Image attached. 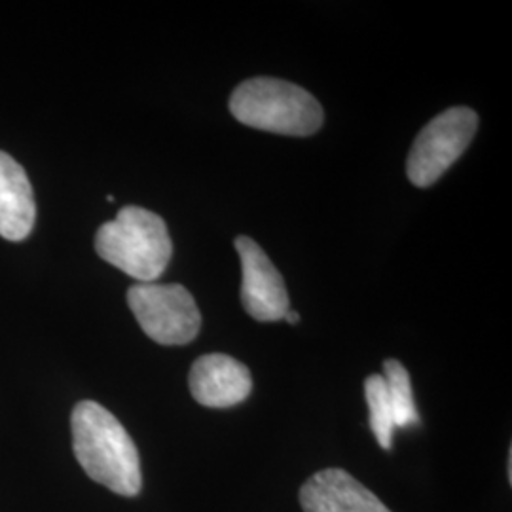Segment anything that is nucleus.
Here are the masks:
<instances>
[{
	"instance_id": "8",
	"label": "nucleus",
	"mask_w": 512,
	"mask_h": 512,
	"mask_svg": "<svg viewBox=\"0 0 512 512\" xmlns=\"http://www.w3.org/2000/svg\"><path fill=\"white\" fill-rule=\"evenodd\" d=\"M304 512H391L344 469H323L300 490Z\"/></svg>"
},
{
	"instance_id": "2",
	"label": "nucleus",
	"mask_w": 512,
	"mask_h": 512,
	"mask_svg": "<svg viewBox=\"0 0 512 512\" xmlns=\"http://www.w3.org/2000/svg\"><path fill=\"white\" fill-rule=\"evenodd\" d=\"M95 251L105 262L141 283H154L173 255L164 219L148 209L128 205L95 234Z\"/></svg>"
},
{
	"instance_id": "5",
	"label": "nucleus",
	"mask_w": 512,
	"mask_h": 512,
	"mask_svg": "<svg viewBox=\"0 0 512 512\" xmlns=\"http://www.w3.org/2000/svg\"><path fill=\"white\" fill-rule=\"evenodd\" d=\"M478 129V114L467 107L440 112L421 129L410 148L406 173L410 183L429 188L439 181L448 167L471 145Z\"/></svg>"
},
{
	"instance_id": "10",
	"label": "nucleus",
	"mask_w": 512,
	"mask_h": 512,
	"mask_svg": "<svg viewBox=\"0 0 512 512\" xmlns=\"http://www.w3.org/2000/svg\"><path fill=\"white\" fill-rule=\"evenodd\" d=\"M385 384H387V393L389 401L393 408V420L395 427H410L420 423V414L416 410L414 403V393H412V384L408 370L404 368L403 363L389 359L384 363Z\"/></svg>"
},
{
	"instance_id": "4",
	"label": "nucleus",
	"mask_w": 512,
	"mask_h": 512,
	"mask_svg": "<svg viewBox=\"0 0 512 512\" xmlns=\"http://www.w3.org/2000/svg\"><path fill=\"white\" fill-rule=\"evenodd\" d=\"M128 304L148 338L162 346L190 344L202 329V313L183 285L137 283Z\"/></svg>"
},
{
	"instance_id": "6",
	"label": "nucleus",
	"mask_w": 512,
	"mask_h": 512,
	"mask_svg": "<svg viewBox=\"0 0 512 512\" xmlns=\"http://www.w3.org/2000/svg\"><path fill=\"white\" fill-rule=\"evenodd\" d=\"M241 258V300L247 313L264 323L279 321L289 308V293L285 281L262 247L247 236L236 239Z\"/></svg>"
},
{
	"instance_id": "7",
	"label": "nucleus",
	"mask_w": 512,
	"mask_h": 512,
	"mask_svg": "<svg viewBox=\"0 0 512 512\" xmlns=\"http://www.w3.org/2000/svg\"><path fill=\"white\" fill-rule=\"evenodd\" d=\"M190 393L207 408H230L243 403L253 389L251 372L234 357L209 353L190 370Z\"/></svg>"
},
{
	"instance_id": "1",
	"label": "nucleus",
	"mask_w": 512,
	"mask_h": 512,
	"mask_svg": "<svg viewBox=\"0 0 512 512\" xmlns=\"http://www.w3.org/2000/svg\"><path fill=\"white\" fill-rule=\"evenodd\" d=\"M74 456L86 475L110 492L133 497L143 488L141 459L126 427L105 406L76 404L71 418Z\"/></svg>"
},
{
	"instance_id": "3",
	"label": "nucleus",
	"mask_w": 512,
	"mask_h": 512,
	"mask_svg": "<svg viewBox=\"0 0 512 512\" xmlns=\"http://www.w3.org/2000/svg\"><path fill=\"white\" fill-rule=\"evenodd\" d=\"M230 110L241 124L279 135L306 137L323 124L317 99L304 88L277 78H253L239 84L230 97Z\"/></svg>"
},
{
	"instance_id": "12",
	"label": "nucleus",
	"mask_w": 512,
	"mask_h": 512,
	"mask_svg": "<svg viewBox=\"0 0 512 512\" xmlns=\"http://www.w3.org/2000/svg\"><path fill=\"white\" fill-rule=\"evenodd\" d=\"M285 321H289V323H293V325H296L298 321H300V315L296 313V311L289 310L287 313H285V317H283Z\"/></svg>"
},
{
	"instance_id": "9",
	"label": "nucleus",
	"mask_w": 512,
	"mask_h": 512,
	"mask_svg": "<svg viewBox=\"0 0 512 512\" xmlns=\"http://www.w3.org/2000/svg\"><path fill=\"white\" fill-rule=\"evenodd\" d=\"M37 207L33 186L25 169L6 152H0V236L23 241L35 226Z\"/></svg>"
},
{
	"instance_id": "11",
	"label": "nucleus",
	"mask_w": 512,
	"mask_h": 512,
	"mask_svg": "<svg viewBox=\"0 0 512 512\" xmlns=\"http://www.w3.org/2000/svg\"><path fill=\"white\" fill-rule=\"evenodd\" d=\"M365 397L368 410H370V427L372 433L376 435L378 444L389 450L393 444V433H395V420H393V408L389 401L387 393V384H385L382 374H374L366 378Z\"/></svg>"
}]
</instances>
